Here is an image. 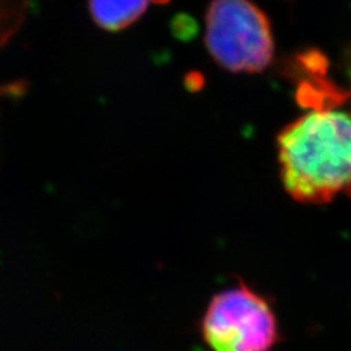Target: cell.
Listing matches in <instances>:
<instances>
[{
  "label": "cell",
  "instance_id": "2",
  "mask_svg": "<svg viewBox=\"0 0 351 351\" xmlns=\"http://www.w3.org/2000/svg\"><path fill=\"white\" fill-rule=\"evenodd\" d=\"M205 46L230 72H262L274 59L269 19L250 0H213L205 15Z\"/></svg>",
  "mask_w": 351,
  "mask_h": 351
},
{
  "label": "cell",
  "instance_id": "1",
  "mask_svg": "<svg viewBox=\"0 0 351 351\" xmlns=\"http://www.w3.org/2000/svg\"><path fill=\"white\" fill-rule=\"evenodd\" d=\"M285 192L303 204L351 196V112L316 106L285 126L277 138Z\"/></svg>",
  "mask_w": 351,
  "mask_h": 351
},
{
  "label": "cell",
  "instance_id": "3",
  "mask_svg": "<svg viewBox=\"0 0 351 351\" xmlns=\"http://www.w3.org/2000/svg\"><path fill=\"white\" fill-rule=\"evenodd\" d=\"M201 335L211 351H272L281 339L272 306L245 282L214 295L202 316Z\"/></svg>",
  "mask_w": 351,
  "mask_h": 351
},
{
  "label": "cell",
  "instance_id": "4",
  "mask_svg": "<svg viewBox=\"0 0 351 351\" xmlns=\"http://www.w3.org/2000/svg\"><path fill=\"white\" fill-rule=\"evenodd\" d=\"M169 0H90V12L98 27L106 31H122L136 22L152 5Z\"/></svg>",
  "mask_w": 351,
  "mask_h": 351
}]
</instances>
